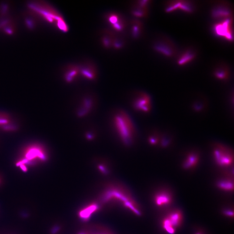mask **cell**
I'll return each mask as SVG.
<instances>
[{"label":"cell","instance_id":"cell-12","mask_svg":"<svg viewBox=\"0 0 234 234\" xmlns=\"http://www.w3.org/2000/svg\"><path fill=\"white\" fill-rule=\"evenodd\" d=\"M171 200L170 196L165 192H160L157 194L155 198L157 205L161 206L167 205L170 203Z\"/></svg>","mask_w":234,"mask_h":234},{"label":"cell","instance_id":"cell-6","mask_svg":"<svg viewBox=\"0 0 234 234\" xmlns=\"http://www.w3.org/2000/svg\"><path fill=\"white\" fill-rule=\"evenodd\" d=\"M152 47L155 52L166 57H171L173 55V50L172 46L165 39L160 38L156 40Z\"/></svg>","mask_w":234,"mask_h":234},{"label":"cell","instance_id":"cell-18","mask_svg":"<svg viewBox=\"0 0 234 234\" xmlns=\"http://www.w3.org/2000/svg\"><path fill=\"white\" fill-rule=\"evenodd\" d=\"M173 227L178 226L182 221V216L179 211H176L170 214L167 218Z\"/></svg>","mask_w":234,"mask_h":234},{"label":"cell","instance_id":"cell-7","mask_svg":"<svg viewBox=\"0 0 234 234\" xmlns=\"http://www.w3.org/2000/svg\"><path fill=\"white\" fill-rule=\"evenodd\" d=\"M214 155L217 163L222 166L230 165L233 161L232 155L222 148H217L214 150Z\"/></svg>","mask_w":234,"mask_h":234},{"label":"cell","instance_id":"cell-15","mask_svg":"<svg viewBox=\"0 0 234 234\" xmlns=\"http://www.w3.org/2000/svg\"><path fill=\"white\" fill-rule=\"evenodd\" d=\"M199 160V157L195 153H192L189 155L183 164V167L185 169L191 168L197 164Z\"/></svg>","mask_w":234,"mask_h":234},{"label":"cell","instance_id":"cell-2","mask_svg":"<svg viewBox=\"0 0 234 234\" xmlns=\"http://www.w3.org/2000/svg\"><path fill=\"white\" fill-rule=\"evenodd\" d=\"M131 102V106L135 112L143 114L150 113L152 109V100L149 94L139 92L135 93Z\"/></svg>","mask_w":234,"mask_h":234},{"label":"cell","instance_id":"cell-13","mask_svg":"<svg viewBox=\"0 0 234 234\" xmlns=\"http://www.w3.org/2000/svg\"><path fill=\"white\" fill-rule=\"evenodd\" d=\"M214 75L216 79L219 80L226 81L229 78V71L226 67H219L215 70Z\"/></svg>","mask_w":234,"mask_h":234},{"label":"cell","instance_id":"cell-19","mask_svg":"<svg viewBox=\"0 0 234 234\" xmlns=\"http://www.w3.org/2000/svg\"><path fill=\"white\" fill-rule=\"evenodd\" d=\"M217 185L219 188L226 191H232L233 190L234 184L233 182L229 180H223L219 181Z\"/></svg>","mask_w":234,"mask_h":234},{"label":"cell","instance_id":"cell-8","mask_svg":"<svg viewBox=\"0 0 234 234\" xmlns=\"http://www.w3.org/2000/svg\"><path fill=\"white\" fill-rule=\"evenodd\" d=\"M80 75L84 78L92 82L97 80L98 73L95 66L92 65H85L80 68Z\"/></svg>","mask_w":234,"mask_h":234},{"label":"cell","instance_id":"cell-14","mask_svg":"<svg viewBox=\"0 0 234 234\" xmlns=\"http://www.w3.org/2000/svg\"><path fill=\"white\" fill-rule=\"evenodd\" d=\"M213 16L216 18H229L230 15V12L229 9L226 7H219L215 8L212 13Z\"/></svg>","mask_w":234,"mask_h":234},{"label":"cell","instance_id":"cell-10","mask_svg":"<svg viewBox=\"0 0 234 234\" xmlns=\"http://www.w3.org/2000/svg\"><path fill=\"white\" fill-rule=\"evenodd\" d=\"M79 75V67L75 65H71L67 67L63 75V79L66 83H72L75 82Z\"/></svg>","mask_w":234,"mask_h":234},{"label":"cell","instance_id":"cell-17","mask_svg":"<svg viewBox=\"0 0 234 234\" xmlns=\"http://www.w3.org/2000/svg\"><path fill=\"white\" fill-rule=\"evenodd\" d=\"M195 57L194 53L191 51H187L185 52L180 57L178 61L179 65H185L192 61Z\"/></svg>","mask_w":234,"mask_h":234},{"label":"cell","instance_id":"cell-4","mask_svg":"<svg viewBox=\"0 0 234 234\" xmlns=\"http://www.w3.org/2000/svg\"><path fill=\"white\" fill-rule=\"evenodd\" d=\"M105 19L115 32H122L126 28V21L119 13L115 12H109L106 15Z\"/></svg>","mask_w":234,"mask_h":234},{"label":"cell","instance_id":"cell-5","mask_svg":"<svg viewBox=\"0 0 234 234\" xmlns=\"http://www.w3.org/2000/svg\"><path fill=\"white\" fill-rule=\"evenodd\" d=\"M213 28L214 32L218 36L223 38L230 42L233 40L231 18H228L216 24Z\"/></svg>","mask_w":234,"mask_h":234},{"label":"cell","instance_id":"cell-1","mask_svg":"<svg viewBox=\"0 0 234 234\" xmlns=\"http://www.w3.org/2000/svg\"><path fill=\"white\" fill-rule=\"evenodd\" d=\"M112 127L125 142L132 140L136 134V128L131 117L125 110L118 109L112 112L110 119Z\"/></svg>","mask_w":234,"mask_h":234},{"label":"cell","instance_id":"cell-16","mask_svg":"<svg viewBox=\"0 0 234 234\" xmlns=\"http://www.w3.org/2000/svg\"><path fill=\"white\" fill-rule=\"evenodd\" d=\"M131 12L132 15L138 18H146L148 16L149 10L145 9L133 4Z\"/></svg>","mask_w":234,"mask_h":234},{"label":"cell","instance_id":"cell-3","mask_svg":"<svg viewBox=\"0 0 234 234\" xmlns=\"http://www.w3.org/2000/svg\"><path fill=\"white\" fill-rule=\"evenodd\" d=\"M93 95H87L82 98L75 111L78 118H82L90 114L96 106V98Z\"/></svg>","mask_w":234,"mask_h":234},{"label":"cell","instance_id":"cell-21","mask_svg":"<svg viewBox=\"0 0 234 234\" xmlns=\"http://www.w3.org/2000/svg\"><path fill=\"white\" fill-rule=\"evenodd\" d=\"M98 207L96 205H92L88 208L81 211L80 216L81 217L84 219H88L90 215L94 211L97 210Z\"/></svg>","mask_w":234,"mask_h":234},{"label":"cell","instance_id":"cell-24","mask_svg":"<svg viewBox=\"0 0 234 234\" xmlns=\"http://www.w3.org/2000/svg\"><path fill=\"white\" fill-rule=\"evenodd\" d=\"M225 213L228 216H233V213L232 211H227L225 212Z\"/></svg>","mask_w":234,"mask_h":234},{"label":"cell","instance_id":"cell-9","mask_svg":"<svg viewBox=\"0 0 234 234\" xmlns=\"http://www.w3.org/2000/svg\"><path fill=\"white\" fill-rule=\"evenodd\" d=\"M178 9L188 13H190L192 11V8L190 4L185 1H177L170 3L166 6L165 11L166 12L169 13Z\"/></svg>","mask_w":234,"mask_h":234},{"label":"cell","instance_id":"cell-25","mask_svg":"<svg viewBox=\"0 0 234 234\" xmlns=\"http://www.w3.org/2000/svg\"><path fill=\"white\" fill-rule=\"evenodd\" d=\"M197 234H200V233H197Z\"/></svg>","mask_w":234,"mask_h":234},{"label":"cell","instance_id":"cell-11","mask_svg":"<svg viewBox=\"0 0 234 234\" xmlns=\"http://www.w3.org/2000/svg\"><path fill=\"white\" fill-rule=\"evenodd\" d=\"M143 24L137 19L132 20L131 22V33L133 38L135 39L140 38L143 33Z\"/></svg>","mask_w":234,"mask_h":234},{"label":"cell","instance_id":"cell-23","mask_svg":"<svg viewBox=\"0 0 234 234\" xmlns=\"http://www.w3.org/2000/svg\"><path fill=\"white\" fill-rule=\"evenodd\" d=\"M163 226L166 231L170 234H174L175 231L174 228L171 224L168 218L165 219L163 222Z\"/></svg>","mask_w":234,"mask_h":234},{"label":"cell","instance_id":"cell-20","mask_svg":"<svg viewBox=\"0 0 234 234\" xmlns=\"http://www.w3.org/2000/svg\"><path fill=\"white\" fill-rule=\"evenodd\" d=\"M205 101L203 99H198L193 103L192 107L193 111L197 112H203L206 108V104Z\"/></svg>","mask_w":234,"mask_h":234},{"label":"cell","instance_id":"cell-22","mask_svg":"<svg viewBox=\"0 0 234 234\" xmlns=\"http://www.w3.org/2000/svg\"><path fill=\"white\" fill-rule=\"evenodd\" d=\"M125 44V42L122 39L116 36L112 40V48H113L116 50H120L123 48Z\"/></svg>","mask_w":234,"mask_h":234}]
</instances>
